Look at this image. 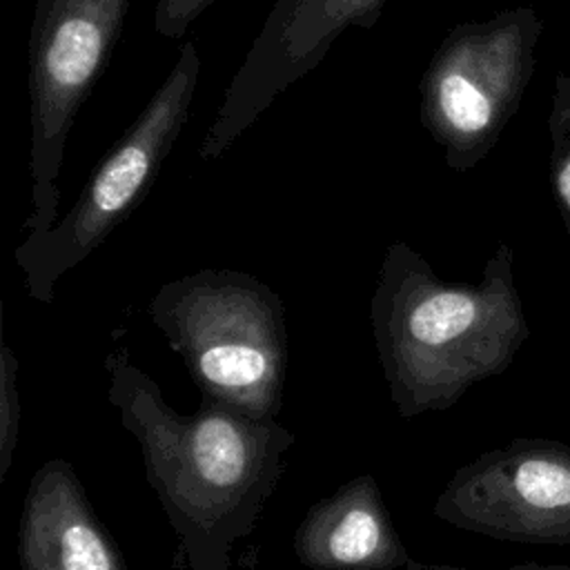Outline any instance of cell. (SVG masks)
<instances>
[{"label":"cell","mask_w":570,"mask_h":570,"mask_svg":"<svg viewBox=\"0 0 570 570\" xmlns=\"http://www.w3.org/2000/svg\"><path fill=\"white\" fill-rule=\"evenodd\" d=\"M16 552L18 570H129L76 468L60 456L29 479Z\"/></svg>","instance_id":"ba28073f"},{"label":"cell","mask_w":570,"mask_h":570,"mask_svg":"<svg viewBox=\"0 0 570 570\" xmlns=\"http://www.w3.org/2000/svg\"><path fill=\"white\" fill-rule=\"evenodd\" d=\"M147 314L203 399L258 419L281 414L289 341L283 301L267 283L205 267L160 285Z\"/></svg>","instance_id":"3957f363"},{"label":"cell","mask_w":570,"mask_h":570,"mask_svg":"<svg viewBox=\"0 0 570 570\" xmlns=\"http://www.w3.org/2000/svg\"><path fill=\"white\" fill-rule=\"evenodd\" d=\"M387 0H276L232 76L198 147L200 160L227 151L278 94L307 76L350 27L372 29Z\"/></svg>","instance_id":"52a82bcc"},{"label":"cell","mask_w":570,"mask_h":570,"mask_svg":"<svg viewBox=\"0 0 570 570\" xmlns=\"http://www.w3.org/2000/svg\"><path fill=\"white\" fill-rule=\"evenodd\" d=\"M407 570H490V568H470V566H454V563H432V561H416L407 563ZM501 570H570V566H541V563H519Z\"/></svg>","instance_id":"4fadbf2b"},{"label":"cell","mask_w":570,"mask_h":570,"mask_svg":"<svg viewBox=\"0 0 570 570\" xmlns=\"http://www.w3.org/2000/svg\"><path fill=\"white\" fill-rule=\"evenodd\" d=\"M107 401L140 448L145 479L176 534L180 570H232L274 494L296 436L214 399L176 412L125 347L105 358Z\"/></svg>","instance_id":"6da1fadb"},{"label":"cell","mask_w":570,"mask_h":570,"mask_svg":"<svg viewBox=\"0 0 570 570\" xmlns=\"http://www.w3.org/2000/svg\"><path fill=\"white\" fill-rule=\"evenodd\" d=\"M20 432V392H18V356L2 341L0 347V479L9 474Z\"/></svg>","instance_id":"8fae6325"},{"label":"cell","mask_w":570,"mask_h":570,"mask_svg":"<svg viewBox=\"0 0 570 570\" xmlns=\"http://www.w3.org/2000/svg\"><path fill=\"white\" fill-rule=\"evenodd\" d=\"M198 76V49L185 40L171 71L100 158L71 209L47 232L27 234L16 247V263L33 301L53 303L56 283L142 203L189 118Z\"/></svg>","instance_id":"277c9868"},{"label":"cell","mask_w":570,"mask_h":570,"mask_svg":"<svg viewBox=\"0 0 570 570\" xmlns=\"http://www.w3.org/2000/svg\"><path fill=\"white\" fill-rule=\"evenodd\" d=\"M481 56L483 45L476 33L452 31L421 80V122L445 147L452 167L470 163L497 116L488 85L490 67L481 65Z\"/></svg>","instance_id":"30bf717a"},{"label":"cell","mask_w":570,"mask_h":570,"mask_svg":"<svg viewBox=\"0 0 570 570\" xmlns=\"http://www.w3.org/2000/svg\"><path fill=\"white\" fill-rule=\"evenodd\" d=\"M131 0H36L29 31V234L56 225L67 136L107 69Z\"/></svg>","instance_id":"5b68a950"},{"label":"cell","mask_w":570,"mask_h":570,"mask_svg":"<svg viewBox=\"0 0 570 570\" xmlns=\"http://www.w3.org/2000/svg\"><path fill=\"white\" fill-rule=\"evenodd\" d=\"M309 570H399L412 561L374 474H358L316 501L292 541Z\"/></svg>","instance_id":"9c48e42d"},{"label":"cell","mask_w":570,"mask_h":570,"mask_svg":"<svg viewBox=\"0 0 570 570\" xmlns=\"http://www.w3.org/2000/svg\"><path fill=\"white\" fill-rule=\"evenodd\" d=\"M370 323L390 401L405 421L443 412L505 372L530 334L508 247L485 263L479 283H448L414 247L390 243Z\"/></svg>","instance_id":"7a4b0ae2"},{"label":"cell","mask_w":570,"mask_h":570,"mask_svg":"<svg viewBox=\"0 0 570 570\" xmlns=\"http://www.w3.org/2000/svg\"><path fill=\"white\" fill-rule=\"evenodd\" d=\"M434 517L512 543H570V445L512 439L461 465L439 492Z\"/></svg>","instance_id":"8992f818"},{"label":"cell","mask_w":570,"mask_h":570,"mask_svg":"<svg viewBox=\"0 0 570 570\" xmlns=\"http://www.w3.org/2000/svg\"><path fill=\"white\" fill-rule=\"evenodd\" d=\"M557 187H559V196H561L566 209L570 212V160L561 167L559 178H557Z\"/></svg>","instance_id":"5bb4252c"},{"label":"cell","mask_w":570,"mask_h":570,"mask_svg":"<svg viewBox=\"0 0 570 570\" xmlns=\"http://www.w3.org/2000/svg\"><path fill=\"white\" fill-rule=\"evenodd\" d=\"M216 0H156L154 31L163 38H183L189 24Z\"/></svg>","instance_id":"7c38bea8"}]
</instances>
